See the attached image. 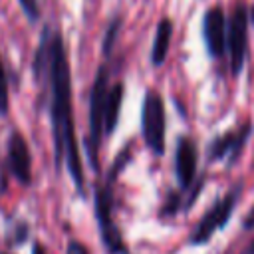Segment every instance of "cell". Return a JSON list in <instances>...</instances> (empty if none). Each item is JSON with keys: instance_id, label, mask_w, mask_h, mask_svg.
I'll return each mask as SVG.
<instances>
[{"instance_id": "2e32d148", "label": "cell", "mask_w": 254, "mask_h": 254, "mask_svg": "<svg viewBox=\"0 0 254 254\" xmlns=\"http://www.w3.org/2000/svg\"><path fill=\"white\" fill-rule=\"evenodd\" d=\"M65 254H89V252H87V248H85L81 242L71 240V242L67 244V248H65Z\"/></svg>"}, {"instance_id": "d6986e66", "label": "cell", "mask_w": 254, "mask_h": 254, "mask_svg": "<svg viewBox=\"0 0 254 254\" xmlns=\"http://www.w3.org/2000/svg\"><path fill=\"white\" fill-rule=\"evenodd\" d=\"M244 254H254V240H252V242L248 244V248L244 250Z\"/></svg>"}, {"instance_id": "6da1fadb", "label": "cell", "mask_w": 254, "mask_h": 254, "mask_svg": "<svg viewBox=\"0 0 254 254\" xmlns=\"http://www.w3.org/2000/svg\"><path fill=\"white\" fill-rule=\"evenodd\" d=\"M34 75L38 83L50 89V119L56 149V167L65 159L69 177L77 192L85 194V177L81 167V155L75 141L73 117H71V73L64 38L58 30L44 28L40 46L34 56Z\"/></svg>"}, {"instance_id": "30bf717a", "label": "cell", "mask_w": 254, "mask_h": 254, "mask_svg": "<svg viewBox=\"0 0 254 254\" xmlns=\"http://www.w3.org/2000/svg\"><path fill=\"white\" fill-rule=\"evenodd\" d=\"M196 159H198V151H196L194 141L189 137H181L177 143V151H175V175H177L181 190H187L194 183Z\"/></svg>"}, {"instance_id": "277c9868", "label": "cell", "mask_w": 254, "mask_h": 254, "mask_svg": "<svg viewBox=\"0 0 254 254\" xmlns=\"http://www.w3.org/2000/svg\"><path fill=\"white\" fill-rule=\"evenodd\" d=\"M165 129H167V119H165L163 97L157 91L149 89L141 109V133L147 147L155 155L165 153Z\"/></svg>"}, {"instance_id": "52a82bcc", "label": "cell", "mask_w": 254, "mask_h": 254, "mask_svg": "<svg viewBox=\"0 0 254 254\" xmlns=\"http://www.w3.org/2000/svg\"><path fill=\"white\" fill-rule=\"evenodd\" d=\"M202 40L210 58H222L226 52V16L220 6H210L202 16Z\"/></svg>"}, {"instance_id": "e0dca14e", "label": "cell", "mask_w": 254, "mask_h": 254, "mask_svg": "<svg viewBox=\"0 0 254 254\" xmlns=\"http://www.w3.org/2000/svg\"><path fill=\"white\" fill-rule=\"evenodd\" d=\"M242 224H244V228H246V230H250V228H254V204H252V208H250V212H248V214L244 216V222H242Z\"/></svg>"}, {"instance_id": "7c38bea8", "label": "cell", "mask_w": 254, "mask_h": 254, "mask_svg": "<svg viewBox=\"0 0 254 254\" xmlns=\"http://www.w3.org/2000/svg\"><path fill=\"white\" fill-rule=\"evenodd\" d=\"M171 38H173V22L169 18H161L157 24V32H155V40H153V48H151L153 65H161L165 62L169 46H171Z\"/></svg>"}, {"instance_id": "ffe728a7", "label": "cell", "mask_w": 254, "mask_h": 254, "mask_svg": "<svg viewBox=\"0 0 254 254\" xmlns=\"http://www.w3.org/2000/svg\"><path fill=\"white\" fill-rule=\"evenodd\" d=\"M248 18H250V20H252V24H254V6L250 8V14H248Z\"/></svg>"}, {"instance_id": "ac0fdd59", "label": "cell", "mask_w": 254, "mask_h": 254, "mask_svg": "<svg viewBox=\"0 0 254 254\" xmlns=\"http://www.w3.org/2000/svg\"><path fill=\"white\" fill-rule=\"evenodd\" d=\"M32 254H46V250H44V246H42L40 242H34V246H32Z\"/></svg>"}, {"instance_id": "8fae6325", "label": "cell", "mask_w": 254, "mask_h": 254, "mask_svg": "<svg viewBox=\"0 0 254 254\" xmlns=\"http://www.w3.org/2000/svg\"><path fill=\"white\" fill-rule=\"evenodd\" d=\"M123 103V83H113L105 97V117H103V135H111L119 121V111Z\"/></svg>"}, {"instance_id": "8992f818", "label": "cell", "mask_w": 254, "mask_h": 254, "mask_svg": "<svg viewBox=\"0 0 254 254\" xmlns=\"http://www.w3.org/2000/svg\"><path fill=\"white\" fill-rule=\"evenodd\" d=\"M248 10L246 6L238 4L228 22H226V50L230 56V71L234 75H238L244 67L246 62V54H248Z\"/></svg>"}, {"instance_id": "9a60e30c", "label": "cell", "mask_w": 254, "mask_h": 254, "mask_svg": "<svg viewBox=\"0 0 254 254\" xmlns=\"http://www.w3.org/2000/svg\"><path fill=\"white\" fill-rule=\"evenodd\" d=\"M18 4H20L22 12L26 14V18L30 22H36L40 18V4H38V0H18Z\"/></svg>"}, {"instance_id": "ba28073f", "label": "cell", "mask_w": 254, "mask_h": 254, "mask_svg": "<svg viewBox=\"0 0 254 254\" xmlns=\"http://www.w3.org/2000/svg\"><path fill=\"white\" fill-rule=\"evenodd\" d=\"M8 169L20 185L32 181V155L28 143L20 131H12L8 137Z\"/></svg>"}, {"instance_id": "9c48e42d", "label": "cell", "mask_w": 254, "mask_h": 254, "mask_svg": "<svg viewBox=\"0 0 254 254\" xmlns=\"http://www.w3.org/2000/svg\"><path fill=\"white\" fill-rule=\"evenodd\" d=\"M250 129H252V125H250V121H246L236 131H228V133L212 139L210 145H208V159L210 161H220V159L228 157L230 163H234L240 157L242 149H244V143L250 135Z\"/></svg>"}, {"instance_id": "3957f363", "label": "cell", "mask_w": 254, "mask_h": 254, "mask_svg": "<svg viewBox=\"0 0 254 254\" xmlns=\"http://www.w3.org/2000/svg\"><path fill=\"white\" fill-rule=\"evenodd\" d=\"M113 177H107V183L95 190V218L99 224L101 240L109 254H129L119 228L113 222Z\"/></svg>"}, {"instance_id": "7a4b0ae2", "label": "cell", "mask_w": 254, "mask_h": 254, "mask_svg": "<svg viewBox=\"0 0 254 254\" xmlns=\"http://www.w3.org/2000/svg\"><path fill=\"white\" fill-rule=\"evenodd\" d=\"M109 71L101 65L95 73L91 95H89V137H87V153L91 167L99 171V147L103 141V117H105V97L109 91Z\"/></svg>"}, {"instance_id": "5b68a950", "label": "cell", "mask_w": 254, "mask_h": 254, "mask_svg": "<svg viewBox=\"0 0 254 254\" xmlns=\"http://www.w3.org/2000/svg\"><path fill=\"white\" fill-rule=\"evenodd\" d=\"M240 189H242V183H238L236 187H232L226 192V196H222L220 200H216L206 210V214L198 220V224L194 226V230L189 236V242L190 244H204V242H208L212 238V234L216 230H220L228 222V218H230V214H232V210H234V206L238 202Z\"/></svg>"}, {"instance_id": "5bb4252c", "label": "cell", "mask_w": 254, "mask_h": 254, "mask_svg": "<svg viewBox=\"0 0 254 254\" xmlns=\"http://www.w3.org/2000/svg\"><path fill=\"white\" fill-rule=\"evenodd\" d=\"M8 113V81H6V73H4V65L0 60V115Z\"/></svg>"}, {"instance_id": "4fadbf2b", "label": "cell", "mask_w": 254, "mask_h": 254, "mask_svg": "<svg viewBox=\"0 0 254 254\" xmlns=\"http://www.w3.org/2000/svg\"><path fill=\"white\" fill-rule=\"evenodd\" d=\"M121 22H123V18H121V16H115V18L109 22V26H107V32H105V38H103V54H105V56H109V54L113 52L117 34H119V30H121Z\"/></svg>"}]
</instances>
